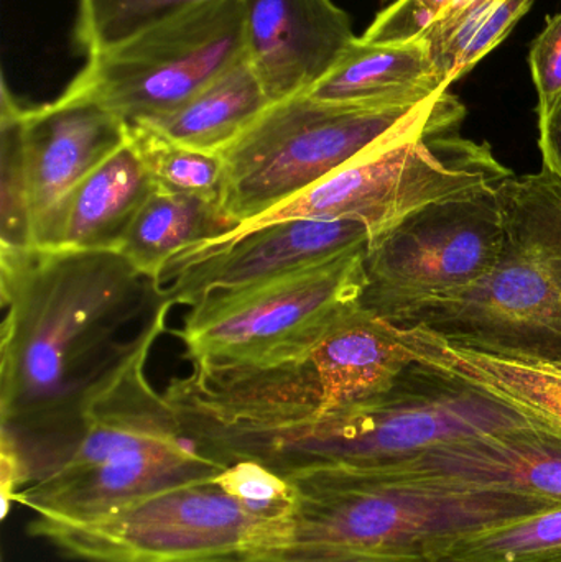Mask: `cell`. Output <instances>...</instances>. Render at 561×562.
Masks as SVG:
<instances>
[{"mask_svg":"<svg viewBox=\"0 0 561 562\" xmlns=\"http://www.w3.org/2000/svg\"><path fill=\"white\" fill-rule=\"evenodd\" d=\"M368 247L190 307L175 336L191 366L270 367L308 356L323 330L359 304Z\"/></svg>","mask_w":561,"mask_h":562,"instance_id":"9c48e42d","label":"cell"},{"mask_svg":"<svg viewBox=\"0 0 561 562\" xmlns=\"http://www.w3.org/2000/svg\"><path fill=\"white\" fill-rule=\"evenodd\" d=\"M20 164L33 247L48 246L69 194L125 140L128 125L88 101L20 108Z\"/></svg>","mask_w":561,"mask_h":562,"instance_id":"4fadbf2b","label":"cell"},{"mask_svg":"<svg viewBox=\"0 0 561 562\" xmlns=\"http://www.w3.org/2000/svg\"><path fill=\"white\" fill-rule=\"evenodd\" d=\"M366 471L561 507V436L540 425L457 439L405 461Z\"/></svg>","mask_w":561,"mask_h":562,"instance_id":"5bb4252c","label":"cell"},{"mask_svg":"<svg viewBox=\"0 0 561 562\" xmlns=\"http://www.w3.org/2000/svg\"><path fill=\"white\" fill-rule=\"evenodd\" d=\"M141 357L92 405L85 438L49 477L15 504L35 515L91 520L168 488L210 481L227 468L200 451Z\"/></svg>","mask_w":561,"mask_h":562,"instance_id":"5b68a950","label":"cell"},{"mask_svg":"<svg viewBox=\"0 0 561 562\" xmlns=\"http://www.w3.org/2000/svg\"><path fill=\"white\" fill-rule=\"evenodd\" d=\"M272 105L247 56L170 114L138 122L184 147L220 154Z\"/></svg>","mask_w":561,"mask_h":562,"instance_id":"44dd1931","label":"cell"},{"mask_svg":"<svg viewBox=\"0 0 561 562\" xmlns=\"http://www.w3.org/2000/svg\"><path fill=\"white\" fill-rule=\"evenodd\" d=\"M464 117L467 109L448 91L397 108H341L308 94L276 102L220 151L221 206L240 231L381 145L435 122Z\"/></svg>","mask_w":561,"mask_h":562,"instance_id":"8992f818","label":"cell"},{"mask_svg":"<svg viewBox=\"0 0 561 562\" xmlns=\"http://www.w3.org/2000/svg\"><path fill=\"white\" fill-rule=\"evenodd\" d=\"M397 329L415 360L470 380L561 436V366L468 349L422 327Z\"/></svg>","mask_w":561,"mask_h":562,"instance_id":"d6986e66","label":"cell"},{"mask_svg":"<svg viewBox=\"0 0 561 562\" xmlns=\"http://www.w3.org/2000/svg\"><path fill=\"white\" fill-rule=\"evenodd\" d=\"M246 56L272 104L315 88L358 36L335 0H243Z\"/></svg>","mask_w":561,"mask_h":562,"instance_id":"9a60e30c","label":"cell"},{"mask_svg":"<svg viewBox=\"0 0 561 562\" xmlns=\"http://www.w3.org/2000/svg\"><path fill=\"white\" fill-rule=\"evenodd\" d=\"M239 224L220 201L155 190L138 211L119 252L144 276L160 283L171 260L190 250L227 239Z\"/></svg>","mask_w":561,"mask_h":562,"instance_id":"ffe728a7","label":"cell"},{"mask_svg":"<svg viewBox=\"0 0 561 562\" xmlns=\"http://www.w3.org/2000/svg\"><path fill=\"white\" fill-rule=\"evenodd\" d=\"M447 91L427 40L366 43L358 36L306 94L323 104L378 109L422 104Z\"/></svg>","mask_w":561,"mask_h":562,"instance_id":"e0dca14e","label":"cell"},{"mask_svg":"<svg viewBox=\"0 0 561 562\" xmlns=\"http://www.w3.org/2000/svg\"><path fill=\"white\" fill-rule=\"evenodd\" d=\"M190 562H437L431 558H391L348 553L325 548L285 547L276 550L247 551Z\"/></svg>","mask_w":561,"mask_h":562,"instance_id":"f546056e","label":"cell"},{"mask_svg":"<svg viewBox=\"0 0 561 562\" xmlns=\"http://www.w3.org/2000/svg\"><path fill=\"white\" fill-rule=\"evenodd\" d=\"M213 2L217 0H78L72 43L91 58Z\"/></svg>","mask_w":561,"mask_h":562,"instance_id":"603a6c76","label":"cell"},{"mask_svg":"<svg viewBox=\"0 0 561 562\" xmlns=\"http://www.w3.org/2000/svg\"><path fill=\"white\" fill-rule=\"evenodd\" d=\"M460 125L444 121L407 132L236 234L277 221L318 217L361 221L374 240L424 207L500 187L513 177L490 144L461 137Z\"/></svg>","mask_w":561,"mask_h":562,"instance_id":"ba28073f","label":"cell"},{"mask_svg":"<svg viewBox=\"0 0 561 562\" xmlns=\"http://www.w3.org/2000/svg\"><path fill=\"white\" fill-rule=\"evenodd\" d=\"M22 104L15 101L2 79L0 99V131H2V236L0 247H33L23 193L20 164V122Z\"/></svg>","mask_w":561,"mask_h":562,"instance_id":"d4e9b609","label":"cell"},{"mask_svg":"<svg viewBox=\"0 0 561 562\" xmlns=\"http://www.w3.org/2000/svg\"><path fill=\"white\" fill-rule=\"evenodd\" d=\"M532 3L534 0H497L494 3L493 9L474 26L461 53L457 66V81L509 36L514 26L529 12Z\"/></svg>","mask_w":561,"mask_h":562,"instance_id":"83f0119b","label":"cell"},{"mask_svg":"<svg viewBox=\"0 0 561 562\" xmlns=\"http://www.w3.org/2000/svg\"><path fill=\"white\" fill-rule=\"evenodd\" d=\"M177 415L210 458L226 465L249 459L283 477L385 468L457 439L540 425L470 380L420 360L388 392L338 408H316L290 386L262 383L221 415Z\"/></svg>","mask_w":561,"mask_h":562,"instance_id":"7a4b0ae2","label":"cell"},{"mask_svg":"<svg viewBox=\"0 0 561 562\" xmlns=\"http://www.w3.org/2000/svg\"><path fill=\"white\" fill-rule=\"evenodd\" d=\"M497 193L504 243L493 272L391 324L481 352L561 366V180L542 167L513 175Z\"/></svg>","mask_w":561,"mask_h":562,"instance_id":"3957f363","label":"cell"},{"mask_svg":"<svg viewBox=\"0 0 561 562\" xmlns=\"http://www.w3.org/2000/svg\"><path fill=\"white\" fill-rule=\"evenodd\" d=\"M371 240V229L361 221H277L181 254L161 273L160 286L173 306L193 307L206 297L247 290L362 249Z\"/></svg>","mask_w":561,"mask_h":562,"instance_id":"7c38bea8","label":"cell"},{"mask_svg":"<svg viewBox=\"0 0 561 562\" xmlns=\"http://www.w3.org/2000/svg\"><path fill=\"white\" fill-rule=\"evenodd\" d=\"M0 462L26 488L71 458L173 303L115 250L0 247Z\"/></svg>","mask_w":561,"mask_h":562,"instance_id":"6da1fadb","label":"cell"},{"mask_svg":"<svg viewBox=\"0 0 561 562\" xmlns=\"http://www.w3.org/2000/svg\"><path fill=\"white\" fill-rule=\"evenodd\" d=\"M529 66L539 94L537 112L540 117L561 98V12L549 16L546 29L534 40Z\"/></svg>","mask_w":561,"mask_h":562,"instance_id":"f1b7e54d","label":"cell"},{"mask_svg":"<svg viewBox=\"0 0 561 562\" xmlns=\"http://www.w3.org/2000/svg\"><path fill=\"white\" fill-rule=\"evenodd\" d=\"M497 188L431 204L372 240L359 306L394 323L486 279L504 243Z\"/></svg>","mask_w":561,"mask_h":562,"instance_id":"8fae6325","label":"cell"},{"mask_svg":"<svg viewBox=\"0 0 561 562\" xmlns=\"http://www.w3.org/2000/svg\"><path fill=\"white\" fill-rule=\"evenodd\" d=\"M318 383L316 408H338L381 395L415 362L401 330L359 304L343 311L310 350Z\"/></svg>","mask_w":561,"mask_h":562,"instance_id":"2e32d148","label":"cell"},{"mask_svg":"<svg viewBox=\"0 0 561 562\" xmlns=\"http://www.w3.org/2000/svg\"><path fill=\"white\" fill-rule=\"evenodd\" d=\"M437 562H561V507L464 535L438 548Z\"/></svg>","mask_w":561,"mask_h":562,"instance_id":"7402d4cb","label":"cell"},{"mask_svg":"<svg viewBox=\"0 0 561 562\" xmlns=\"http://www.w3.org/2000/svg\"><path fill=\"white\" fill-rule=\"evenodd\" d=\"M285 479L293 502L280 548L431 558L464 535L553 508L382 471L315 469Z\"/></svg>","mask_w":561,"mask_h":562,"instance_id":"277c9868","label":"cell"},{"mask_svg":"<svg viewBox=\"0 0 561 562\" xmlns=\"http://www.w3.org/2000/svg\"><path fill=\"white\" fill-rule=\"evenodd\" d=\"M155 190L128 134L127 140L69 194L46 247L119 252L138 211Z\"/></svg>","mask_w":561,"mask_h":562,"instance_id":"ac0fdd59","label":"cell"},{"mask_svg":"<svg viewBox=\"0 0 561 562\" xmlns=\"http://www.w3.org/2000/svg\"><path fill=\"white\" fill-rule=\"evenodd\" d=\"M244 56V2L217 0L91 56L58 99L138 124L170 114Z\"/></svg>","mask_w":561,"mask_h":562,"instance_id":"30bf717a","label":"cell"},{"mask_svg":"<svg viewBox=\"0 0 561 562\" xmlns=\"http://www.w3.org/2000/svg\"><path fill=\"white\" fill-rule=\"evenodd\" d=\"M539 131L543 168L561 180V98L546 115H540Z\"/></svg>","mask_w":561,"mask_h":562,"instance_id":"4dcf8cb0","label":"cell"},{"mask_svg":"<svg viewBox=\"0 0 561 562\" xmlns=\"http://www.w3.org/2000/svg\"><path fill=\"white\" fill-rule=\"evenodd\" d=\"M128 134L157 190L221 203L224 160L220 154L184 147L141 124H131Z\"/></svg>","mask_w":561,"mask_h":562,"instance_id":"cb8c5ba5","label":"cell"},{"mask_svg":"<svg viewBox=\"0 0 561 562\" xmlns=\"http://www.w3.org/2000/svg\"><path fill=\"white\" fill-rule=\"evenodd\" d=\"M451 0H392L362 33L366 43H404L424 38Z\"/></svg>","mask_w":561,"mask_h":562,"instance_id":"4316f807","label":"cell"},{"mask_svg":"<svg viewBox=\"0 0 561 562\" xmlns=\"http://www.w3.org/2000/svg\"><path fill=\"white\" fill-rule=\"evenodd\" d=\"M289 515L250 507L214 477L91 520L35 515L26 531L76 562H190L279 548Z\"/></svg>","mask_w":561,"mask_h":562,"instance_id":"52a82bcc","label":"cell"},{"mask_svg":"<svg viewBox=\"0 0 561 562\" xmlns=\"http://www.w3.org/2000/svg\"><path fill=\"white\" fill-rule=\"evenodd\" d=\"M216 482L233 497L260 510L290 514L293 488L289 479L257 461H236L227 465Z\"/></svg>","mask_w":561,"mask_h":562,"instance_id":"484cf974","label":"cell"}]
</instances>
